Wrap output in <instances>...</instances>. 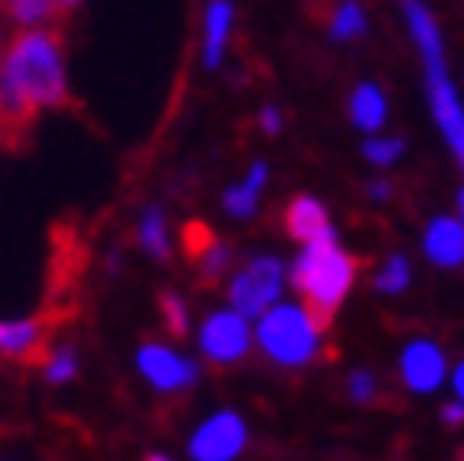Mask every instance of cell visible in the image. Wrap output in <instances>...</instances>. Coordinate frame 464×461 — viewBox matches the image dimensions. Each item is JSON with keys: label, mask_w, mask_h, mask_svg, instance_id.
<instances>
[{"label": "cell", "mask_w": 464, "mask_h": 461, "mask_svg": "<svg viewBox=\"0 0 464 461\" xmlns=\"http://www.w3.org/2000/svg\"><path fill=\"white\" fill-rule=\"evenodd\" d=\"M64 103L68 83L61 27H23L0 61V148H19L38 110Z\"/></svg>", "instance_id": "1"}, {"label": "cell", "mask_w": 464, "mask_h": 461, "mask_svg": "<svg viewBox=\"0 0 464 461\" xmlns=\"http://www.w3.org/2000/svg\"><path fill=\"white\" fill-rule=\"evenodd\" d=\"M295 288L306 299V314L317 329H329L333 310L343 303L347 288L355 280V261L336 246L333 230H324L314 242H306V253L295 261Z\"/></svg>", "instance_id": "2"}, {"label": "cell", "mask_w": 464, "mask_h": 461, "mask_svg": "<svg viewBox=\"0 0 464 461\" xmlns=\"http://www.w3.org/2000/svg\"><path fill=\"white\" fill-rule=\"evenodd\" d=\"M317 337L321 329L314 326V318L298 307H268L261 314L257 340L261 348L284 367H303L317 356Z\"/></svg>", "instance_id": "3"}, {"label": "cell", "mask_w": 464, "mask_h": 461, "mask_svg": "<svg viewBox=\"0 0 464 461\" xmlns=\"http://www.w3.org/2000/svg\"><path fill=\"white\" fill-rule=\"evenodd\" d=\"M280 280H284V265L276 258H253L230 284V303L242 318H257L265 314L276 299H280Z\"/></svg>", "instance_id": "4"}, {"label": "cell", "mask_w": 464, "mask_h": 461, "mask_svg": "<svg viewBox=\"0 0 464 461\" xmlns=\"http://www.w3.org/2000/svg\"><path fill=\"white\" fill-rule=\"evenodd\" d=\"M200 348L204 356L227 367V363H238L246 352H249V321L235 310H223V314H212L204 321V329H200Z\"/></svg>", "instance_id": "5"}, {"label": "cell", "mask_w": 464, "mask_h": 461, "mask_svg": "<svg viewBox=\"0 0 464 461\" xmlns=\"http://www.w3.org/2000/svg\"><path fill=\"white\" fill-rule=\"evenodd\" d=\"M246 446V424L235 412H219L216 420H208L189 443V454L197 461H230L238 457V450Z\"/></svg>", "instance_id": "6"}, {"label": "cell", "mask_w": 464, "mask_h": 461, "mask_svg": "<svg viewBox=\"0 0 464 461\" xmlns=\"http://www.w3.org/2000/svg\"><path fill=\"white\" fill-rule=\"evenodd\" d=\"M401 375H404L408 389H415V394H430V389H438L442 386V375H446L442 348H438L434 340H411L404 359H401Z\"/></svg>", "instance_id": "7"}, {"label": "cell", "mask_w": 464, "mask_h": 461, "mask_svg": "<svg viewBox=\"0 0 464 461\" xmlns=\"http://www.w3.org/2000/svg\"><path fill=\"white\" fill-rule=\"evenodd\" d=\"M140 371L159 389H181L193 382V363L181 359L167 344H144L140 348Z\"/></svg>", "instance_id": "8"}, {"label": "cell", "mask_w": 464, "mask_h": 461, "mask_svg": "<svg viewBox=\"0 0 464 461\" xmlns=\"http://www.w3.org/2000/svg\"><path fill=\"white\" fill-rule=\"evenodd\" d=\"M0 352L19 356L27 363H45V321H5L0 326Z\"/></svg>", "instance_id": "9"}, {"label": "cell", "mask_w": 464, "mask_h": 461, "mask_svg": "<svg viewBox=\"0 0 464 461\" xmlns=\"http://www.w3.org/2000/svg\"><path fill=\"white\" fill-rule=\"evenodd\" d=\"M423 246H427V258L434 265H446V269L460 265L464 261V223H457V220H434L430 230H427V239H423Z\"/></svg>", "instance_id": "10"}, {"label": "cell", "mask_w": 464, "mask_h": 461, "mask_svg": "<svg viewBox=\"0 0 464 461\" xmlns=\"http://www.w3.org/2000/svg\"><path fill=\"white\" fill-rule=\"evenodd\" d=\"M287 230H291V239H298L306 246V242H314L317 235L329 230V216H324V209L314 197H298L287 209Z\"/></svg>", "instance_id": "11"}, {"label": "cell", "mask_w": 464, "mask_h": 461, "mask_svg": "<svg viewBox=\"0 0 464 461\" xmlns=\"http://www.w3.org/2000/svg\"><path fill=\"white\" fill-rule=\"evenodd\" d=\"M230 19H235L230 0H212V5H208V31H204V64L208 68H216L223 61L227 34H230Z\"/></svg>", "instance_id": "12"}, {"label": "cell", "mask_w": 464, "mask_h": 461, "mask_svg": "<svg viewBox=\"0 0 464 461\" xmlns=\"http://www.w3.org/2000/svg\"><path fill=\"white\" fill-rule=\"evenodd\" d=\"M352 122L359 129H366V132L382 129V122H385V95L374 83L355 87V95H352Z\"/></svg>", "instance_id": "13"}, {"label": "cell", "mask_w": 464, "mask_h": 461, "mask_svg": "<svg viewBox=\"0 0 464 461\" xmlns=\"http://www.w3.org/2000/svg\"><path fill=\"white\" fill-rule=\"evenodd\" d=\"M265 178H268V167L265 163H253V171H249V178L242 181V186H235V190L223 197L227 212L230 216H249L253 209H257V190L265 186Z\"/></svg>", "instance_id": "14"}, {"label": "cell", "mask_w": 464, "mask_h": 461, "mask_svg": "<svg viewBox=\"0 0 464 461\" xmlns=\"http://www.w3.org/2000/svg\"><path fill=\"white\" fill-rule=\"evenodd\" d=\"M329 31L336 42H347V38H359L366 31V15L362 8L355 5V0H340V5L333 8V19H329Z\"/></svg>", "instance_id": "15"}, {"label": "cell", "mask_w": 464, "mask_h": 461, "mask_svg": "<svg viewBox=\"0 0 464 461\" xmlns=\"http://www.w3.org/2000/svg\"><path fill=\"white\" fill-rule=\"evenodd\" d=\"M140 242L148 253H155V258H167V230H162V216L151 209L144 216V227H140Z\"/></svg>", "instance_id": "16"}, {"label": "cell", "mask_w": 464, "mask_h": 461, "mask_svg": "<svg viewBox=\"0 0 464 461\" xmlns=\"http://www.w3.org/2000/svg\"><path fill=\"white\" fill-rule=\"evenodd\" d=\"M382 291H401L408 284V261L401 258V253H392V258L385 261V269L378 272V280H374Z\"/></svg>", "instance_id": "17"}, {"label": "cell", "mask_w": 464, "mask_h": 461, "mask_svg": "<svg viewBox=\"0 0 464 461\" xmlns=\"http://www.w3.org/2000/svg\"><path fill=\"white\" fill-rule=\"evenodd\" d=\"M181 239H185V250H189V258H204L208 250L216 246V239H212V230H208L204 223H185V230H181Z\"/></svg>", "instance_id": "18"}, {"label": "cell", "mask_w": 464, "mask_h": 461, "mask_svg": "<svg viewBox=\"0 0 464 461\" xmlns=\"http://www.w3.org/2000/svg\"><path fill=\"white\" fill-rule=\"evenodd\" d=\"M159 303H162V314H167V326H170V333L174 337H185V333H189V318H185V307H181V299L178 295H162L159 299Z\"/></svg>", "instance_id": "19"}, {"label": "cell", "mask_w": 464, "mask_h": 461, "mask_svg": "<svg viewBox=\"0 0 464 461\" xmlns=\"http://www.w3.org/2000/svg\"><path fill=\"white\" fill-rule=\"evenodd\" d=\"M366 159H370V163H392V159H397L401 152H404V144L401 141H366Z\"/></svg>", "instance_id": "20"}, {"label": "cell", "mask_w": 464, "mask_h": 461, "mask_svg": "<svg viewBox=\"0 0 464 461\" xmlns=\"http://www.w3.org/2000/svg\"><path fill=\"white\" fill-rule=\"evenodd\" d=\"M45 375H50V382H64V378H72V375H76V356L68 352V348H61L50 363H45Z\"/></svg>", "instance_id": "21"}, {"label": "cell", "mask_w": 464, "mask_h": 461, "mask_svg": "<svg viewBox=\"0 0 464 461\" xmlns=\"http://www.w3.org/2000/svg\"><path fill=\"white\" fill-rule=\"evenodd\" d=\"M227 265H230V250L227 246H212L204 253V280H216Z\"/></svg>", "instance_id": "22"}, {"label": "cell", "mask_w": 464, "mask_h": 461, "mask_svg": "<svg viewBox=\"0 0 464 461\" xmlns=\"http://www.w3.org/2000/svg\"><path fill=\"white\" fill-rule=\"evenodd\" d=\"M352 397L355 401H370V397H374V378H370V375H355L352 378Z\"/></svg>", "instance_id": "23"}, {"label": "cell", "mask_w": 464, "mask_h": 461, "mask_svg": "<svg viewBox=\"0 0 464 461\" xmlns=\"http://www.w3.org/2000/svg\"><path fill=\"white\" fill-rule=\"evenodd\" d=\"M280 125H284V118H280V110H272V106H265V110H261V129H265V132H280Z\"/></svg>", "instance_id": "24"}, {"label": "cell", "mask_w": 464, "mask_h": 461, "mask_svg": "<svg viewBox=\"0 0 464 461\" xmlns=\"http://www.w3.org/2000/svg\"><path fill=\"white\" fill-rule=\"evenodd\" d=\"M442 420H446L450 427L464 424V408H460V405H446V408H442Z\"/></svg>", "instance_id": "25"}, {"label": "cell", "mask_w": 464, "mask_h": 461, "mask_svg": "<svg viewBox=\"0 0 464 461\" xmlns=\"http://www.w3.org/2000/svg\"><path fill=\"white\" fill-rule=\"evenodd\" d=\"M370 193H374V197H389V186H385V181H374V186H370Z\"/></svg>", "instance_id": "26"}, {"label": "cell", "mask_w": 464, "mask_h": 461, "mask_svg": "<svg viewBox=\"0 0 464 461\" xmlns=\"http://www.w3.org/2000/svg\"><path fill=\"white\" fill-rule=\"evenodd\" d=\"M453 382H457V394H460V401H464V363H460V371H457Z\"/></svg>", "instance_id": "27"}, {"label": "cell", "mask_w": 464, "mask_h": 461, "mask_svg": "<svg viewBox=\"0 0 464 461\" xmlns=\"http://www.w3.org/2000/svg\"><path fill=\"white\" fill-rule=\"evenodd\" d=\"M76 5H80V0H57V8H61V12H68V8H76Z\"/></svg>", "instance_id": "28"}, {"label": "cell", "mask_w": 464, "mask_h": 461, "mask_svg": "<svg viewBox=\"0 0 464 461\" xmlns=\"http://www.w3.org/2000/svg\"><path fill=\"white\" fill-rule=\"evenodd\" d=\"M460 220H464V190H460Z\"/></svg>", "instance_id": "29"}, {"label": "cell", "mask_w": 464, "mask_h": 461, "mask_svg": "<svg viewBox=\"0 0 464 461\" xmlns=\"http://www.w3.org/2000/svg\"><path fill=\"white\" fill-rule=\"evenodd\" d=\"M457 159H460V167H464V148H460V152H457Z\"/></svg>", "instance_id": "30"}, {"label": "cell", "mask_w": 464, "mask_h": 461, "mask_svg": "<svg viewBox=\"0 0 464 461\" xmlns=\"http://www.w3.org/2000/svg\"><path fill=\"white\" fill-rule=\"evenodd\" d=\"M148 461H167V457H148Z\"/></svg>", "instance_id": "31"}]
</instances>
